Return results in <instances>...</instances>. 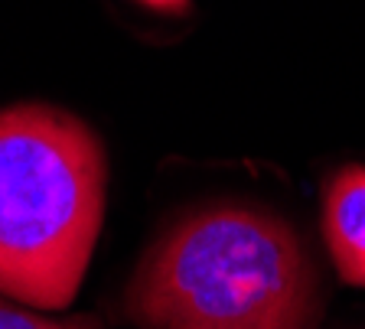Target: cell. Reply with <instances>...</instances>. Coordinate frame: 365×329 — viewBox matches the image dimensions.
Listing matches in <instances>:
<instances>
[{
	"label": "cell",
	"instance_id": "obj_1",
	"mask_svg": "<svg viewBox=\"0 0 365 329\" xmlns=\"http://www.w3.org/2000/svg\"><path fill=\"white\" fill-rule=\"evenodd\" d=\"M124 313L140 329H317L319 277L281 215L205 206L144 254Z\"/></svg>",
	"mask_w": 365,
	"mask_h": 329
},
{
	"label": "cell",
	"instance_id": "obj_2",
	"mask_svg": "<svg viewBox=\"0 0 365 329\" xmlns=\"http://www.w3.org/2000/svg\"><path fill=\"white\" fill-rule=\"evenodd\" d=\"M108 160L78 115L43 101L0 108V293L62 310L105 222Z\"/></svg>",
	"mask_w": 365,
	"mask_h": 329
},
{
	"label": "cell",
	"instance_id": "obj_3",
	"mask_svg": "<svg viewBox=\"0 0 365 329\" xmlns=\"http://www.w3.org/2000/svg\"><path fill=\"white\" fill-rule=\"evenodd\" d=\"M323 238L346 283L365 291V167L339 169L323 192Z\"/></svg>",
	"mask_w": 365,
	"mask_h": 329
},
{
	"label": "cell",
	"instance_id": "obj_4",
	"mask_svg": "<svg viewBox=\"0 0 365 329\" xmlns=\"http://www.w3.org/2000/svg\"><path fill=\"white\" fill-rule=\"evenodd\" d=\"M0 329H101L91 316H76V320H53V316L33 313L23 303L0 293Z\"/></svg>",
	"mask_w": 365,
	"mask_h": 329
},
{
	"label": "cell",
	"instance_id": "obj_5",
	"mask_svg": "<svg viewBox=\"0 0 365 329\" xmlns=\"http://www.w3.org/2000/svg\"><path fill=\"white\" fill-rule=\"evenodd\" d=\"M144 10H153V14H167V16H182L192 10V0H134Z\"/></svg>",
	"mask_w": 365,
	"mask_h": 329
}]
</instances>
